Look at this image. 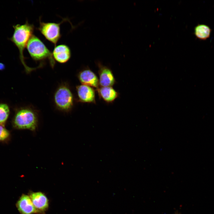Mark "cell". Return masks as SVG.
I'll use <instances>...</instances> for the list:
<instances>
[{"label":"cell","instance_id":"2e32d148","mask_svg":"<svg viewBox=\"0 0 214 214\" xmlns=\"http://www.w3.org/2000/svg\"><path fill=\"white\" fill-rule=\"evenodd\" d=\"M5 68L4 65L2 63H0V70H3Z\"/></svg>","mask_w":214,"mask_h":214},{"label":"cell","instance_id":"9a60e30c","mask_svg":"<svg viewBox=\"0 0 214 214\" xmlns=\"http://www.w3.org/2000/svg\"><path fill=\"white\" fill-rule=\"evenodd\" d=\"M10 136V133L5 127L0 125V141L5 142L8 140Z\"/></svg>","mask_w":214,"mask_h":214},{"label":"cell","instance_id":"277c9868","mask_svg":"<svg viewBox=\"0 0 214 214\" xmlns=\"http://www.w3.org/2000/svg\"><path fill=\"white\" fill-rule=\"evenodd\" d=\"M54 101L56 108L64 112H69L74 105V98L68 85L61 84L56 90L54 95Z\"/></svg>","mask_w":214,"mask_h":214},{"label":"cell","instance_id":"4fadbf2b","mask_svg":"<svg viewBox=\"0 0 214 214\" xmlns=\"http://www.w3.org/2000/svg\"><path fill=\"white\" fill-rule=\"evenodd\" d=\"M211 29L208 26L203 24H198L194 28V34L198 38L205 40L210 36Z\"/></svg>","mask_w":214,"mask_h":214},{"label":"cell","instance_id":"5b68a950","mask_svg":"<svg viewBox=\"0 0 214 214\" xmlns=\"http://www.w3.org/2000/svg\"><path fill=\"white\" fill-rule=\"evenodd\" d=\"M67 19L64 18L60 22H45L42 21L41 17L39 19V25L37 29L48 41L56 46L61 38L60 25Z\"/></svg>","mask_w":214,"mask_h":214},{"label":"cell","instance_id":"5bb4252c","mask_svg":"<svg viewBox=\"0 0 214 214\" xmlns=\"http://www.w3.org/2000/svg\"><path fill=\"white\" fill-rule=\"evenodd\" d=\"M9 114L8 106L5 103H0V125L5 126Z\"/></svg>","mask_w":214,"mask_h":214},{"label":"cell","instance_id":"9c48e42d","mask_svg":"<svg viewBox=\"0 0 214 214\" xmlns=\"http://www.w3.org/2000/svg\"><path fill=\"white\" fill-rule=\"evenodd\" d=\"M52 53L55 61L60 63L67 62L70 58L71 55L70 48L68 46L64 44L55 46Z\"/></svg>","mask_w":214,"mask_h":214},{"label":"cell","instance_id":"3957f363","mask_svg":"<svg viewBox=\"0 0 214 214\" xmlns=\"http://www.w3.org/2000/svg\"><path fill=\"white\" fill-rule=\"evenodd\" d=\"M31 57L36 62H43L48 60L51 66L53 68L55 61L52 52L37 37L33 34L29 39L26 47Z\"/></svg>","mask_w":214,"mask_h":214},{"label":"cell","instance_id":"7a4b0ae2","mask_svg":"<svg viewBox=\"0 0 214 214\" xmlns=\"http://www.w3.org/2000/svg\"><path fill=\"white\" fill-rule=\"evenodd\" d=\"M38 112L33 107L26 106L16 111L12 121L13 127L19 130L35 131L38 124Z\"/></svg>","mask_w":214,"mask_h":214},{"label":"cell","instance_id":"52a82bcc","mask_svg":"<svg viewBox=\"0 0 214 214\" xmlns=\"http://www.w3.org/2000/svg\"><path fill=\"white\" fill-rule=\"evenodd\" d=\"M76 90L78 100L80 102L95 103V91L92 87L82 84L76 86Z\"/></svg>","mask_w":214,"mask_h":214},{"label":"cell","instance_id":"8992f818","mask_svg":"<svg viewBox=\"0 0 214 214\" xmlns=\"http://www.w3.org/2000/svg\"><path fill=\"white\" fill-rule=\"evenodd\" d=\"M97 64L99 67L100 85L101 87L112 86L114 84L115 80L111 70L99 62Z\"/></svg>","mask_w":214,"mask_h":214},{"label":"cell","instance_id":"6da1fadb","mask_svg":"<svg viewBox=\"0 0 214 214\" xmlns=\"http://www.w3.org/2000/svg\"><path fill=\"white\" fill-rule=\"evenodd\" d=\"M13 27L14 31L10 40L18 48L21 62L26 72L29 73L34 68L28 67L26 64L25 61L26 58L24 56L23 51L29 39L33 34L34 26L26 21L23 24H17L13 25Z\"/></svg>","mask_w":214,"mask_h":214},{"label":"cell","instance_id":"8fae6325","mask_svg":"<svg viewBox=\"0 0 214 214\" xmlns=\"http://www.w3.org/2000/svg\"><path fill=\"white\" fill-rule=\"evenodd\" d=\"M29 196L36 209L39 212L46 210L48 207V201L46 196L40 192L30 193Z\"/></svg>","mask_w":214,"mask_h":214},{"label":"cell","instance_id":"7c38bea8","mask_svg":"<svg viewBox=\"0 0 214 214\" xmlns=\"http://www.w3.org/2000/svg\"><path fill=\"white\" fill-rule=\"evenodd\" d=\"M97 90L100 97L107 103L113 102L118 96V92L112 86H100Z\"/></svg>","mask_w":214,"mask_h":214},{"label":"cell","instance_id":"ba28073f","mask_svg":"<svg viewBox=\"0 0 214 214\" xmlns=\"http://www.w3.org/2000/svg\"><path fill=\"white\" fill-rule=\"evenodd\" d=\"M78 77L80 82L84 84L97 88L100 86L99 80L95 73L89 69L87 68L80 71Z\"/></svg>","mask_w":214,"mask_h":214},{"label":"cell","instance_id":"30bf717a","mask_svg":"<svg viewBox=\"0 0 214 214\" xmlns=\"http://www.w3.org/2000/svg\"><path fill=\"white\" fill-rule=\"evenodd\" d=\"M16 206L21 214H32L39 212L34 206L29 196L23 194L19 198L16 204Z\"/></svg>","mask_w":214,"mask_h":214}]
</instances>
